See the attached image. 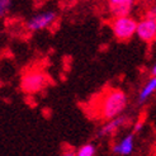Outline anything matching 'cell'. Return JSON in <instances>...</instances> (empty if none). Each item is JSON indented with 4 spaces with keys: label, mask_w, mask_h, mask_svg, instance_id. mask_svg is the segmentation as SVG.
Segmentation results:
<instances>
[{
    "label": "cell",
    "mask_w": 156,
    "mask_h": 156,
    "mask_svg": "<svg viewBox=\"0 0 156 156\" xmlns=\"http://www.w3.org/2000/svg\"><path fill=\"white\" fill-rule=\"evenodd\" d=\"M128 107V95L122 89H112L105 93L99 104V117L104 121L112 119L126 112Z\"/></svg>",
    "instance_id": "1"
},
{
    "label": "cell",
    "mask_w": 156,
    "mask_h": 156,
    "mask_svg": "<svg viewBox=\"0 0 156 156\" xmlns=\"http://www.w3.org/2000/svg\"><path fill=\"white\" fill-rule=\"evenodd\" d=\"M137 23L138 22L135 18H132L131 15H122V17L113 18L112 20L113 36L122 42L129 41L132 37L136 36Z\"/></svg>",
    "instance_id": "2"
},
{
    "label": "cell",
    "mask_w": 156,
    "mask_h": 156,
    "mask_svg": "<svg viewBox=\"0 0 156 156\" xmlns=\"http://www.w3.org/2000/svg\"><path fill=\"white\" fill-rule=\"evenodd\" d=\"M57 20V13L53 10H47L41 14H37L27 22V29L29 32H38V30L48 29Z\"/></svg>",
    "instance_id": "3"
},
{
    "label": "cell",
    "mask_w": 156,
    "mask_h": 156,
    "mask_svg": "<svg viewBox=\"0 0 156 156\" xmlns=\"http://www.w3.org/2000/svg\"><path fill=\"white\" fill-rule=\"evenodd\" d=\"M47 85V77L44 74L33 71L28 73L22 79V88L27 93H36L42 90Z\"/></svg>",
    "instance_id": "4"
},
{
    "label": "cell",
    "mask_w": 156,
    "mask_h": 156,
    "mask_svg": "<svg viewBox=\"0 0 156 156\" xmlns=\"http://www.w3.org/2000/svg\"><path fill=\"white\" fill-rule=\"evenodd\" d=\"M136 36L138 40H141L142 42L150 43L156 40V20L144 17L137 23V30Z\"/></svg>",
    "instance_id": "5"
},
{
    "label": "cell",
    "mask_w": 156,
    "mask_h": 156,
    "mask_svg": "<svg viewBox=\"0 0 156 156\" xmlns=\"http://www.w3.org/2000/svg\"><path fill=\"white\" fill-rule=\"evenodd\" d=\"M128 123V118L126 115H118L114 117L112 119H108L104 122V124L99 128L98 131V136L99 137H111L114 136V133H117L122 127H124Z\"/></svg>",
    "instance_id": "6"
},
{
    "label": "cell",
    "mask_w": 156,
    "mask_h": 156,
    "mask_svg": "<svg viewBox=\"0 0 156 156\" xmlns=\"http://www.w3.org/2000/svg\"><path fill=\"white\" fill-rule=\"evenodd\" d=\"M136 0H107L109 13L115 17H122V15H129L132 9L135 6Z\"/></svg>",
    "instance_id": "7"
},
{
    "label": "cell",
    "mask_w": 156,
    "mask_h": 156,
    "mask_svg": "<svg viewBox=\"0 0 156 156\" xmlns=\"http://www.w3.org/2000/svg\"><path fill=\"white\" fill-rule=\"evenodd\" d=\"M135 149V133H128L123 136L118 142H115L112 147V152L121 156H128L133 152Z\"/></svg>",
    "instance_id": "8"
},
{
    "label": "cell",
    "mask_w": 156,
    "mask_h": 156,
    "mask_svg": "<svg viewBox=\"0 0 156 156\" xmlns=\"http://www.w3.org/2000/svg\"><path fill=\"white\" fill-rule=\"evenodd\" d=\"M155 93H156V76H151L138 93V98H137L138 104L146 103Z\"/></svg>",
    "instance_id": "9"
},
{
    "label": "cell",
    "mask_w": 156,
    "mask_h": 156,
    "mask_svg": "<svg viewBox=\"0 0 156 156\" xmlns=\"http://www.w3.org/2000/svg\"><path fill=\"white\" fill-rule=\"evenodd\" d=\"M97 154V147L93 144H85L79 147V150L76 151L75 155L77 156H94Z\"/></svg>",
    "instance_id": "10"
},
{
    "label": "cell",
    "mask_w": 156,
    "mask_h": 156,
    "mask_svg": "<svg viewBox=\"0 0 156 156\" xmlns=\"http://www.w3.org/2000/svg\"><path fill=\"white\" fill-rule=\"evenodd\" d=\"M12 6V0H0V19L9 13Z\"/></svg>",
    "instance_id": "11"
},
{
    "label": "cell",
    "mask_w": 156,
    "mask_h": 156,
    "mask_svg": "<svg viewBox=\"0 0 156 156\" xmlns=\"http://www.w3.org/2000/svg\"><path fill=\"white\" fill-rule=\"evenodd\" d=\"M145 17L151 18V19L156 20V5H155V6H151L150 9H147V12H146V14H145Z\"/></svg>",
    "instance_id": "12"
},
{
    "label": "cell",
    "mask_w": 156,
    "mask_h": 156,
    "mask_svg": "<svg viewBox=\"0 0 156 156\" xmlns=\"http://www.w3.org/2000/svg\"><path fill=\"white\" fill-rule=\"evenodd\" d=\"M142 129V123L141 122H138L136 126H135V128H133V133H137V132H140Z\"/></svg>",
    "instance_id": "13"
},
{
    "label": "cell",
    "mask_w": 156,
    "mask_h": 156,
    "mask_svg": "<svg viewBox=\"0 0 156 156\" xmlns=\"http://www.w3.org/2000/svg\"><path fill=\"white\" fill-rule=\"evenodd\" d=\"M151 76H156V62H155V64H154V66L151 67Z\"/></svg>",
    "instance_id": "14"
}]
</instances>
